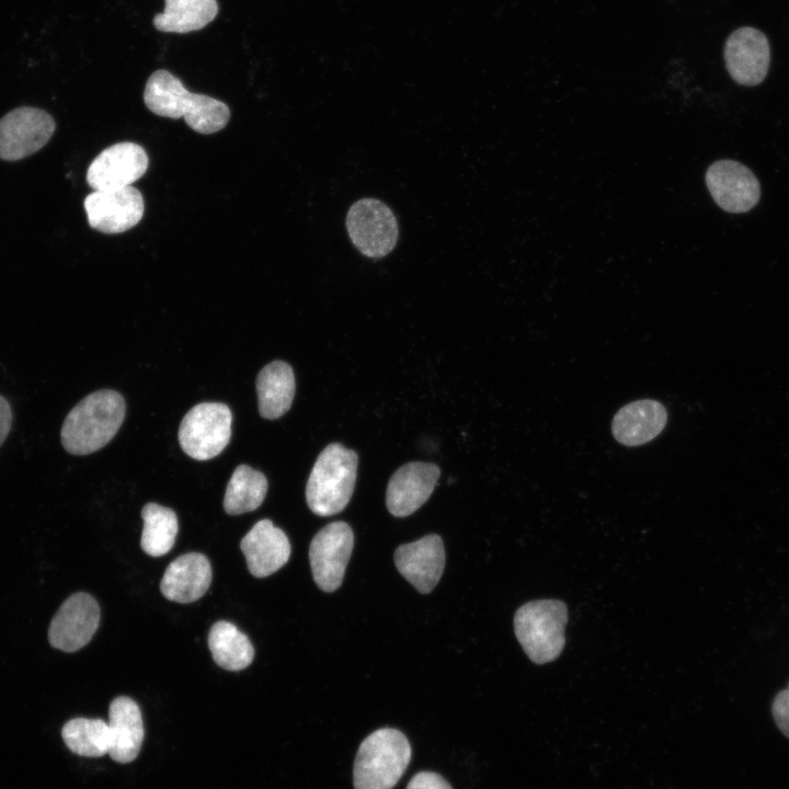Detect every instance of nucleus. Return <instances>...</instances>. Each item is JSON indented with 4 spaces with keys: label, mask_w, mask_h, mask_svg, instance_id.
I'll list each match as a JSON object with an SVG mask.
<instances>
[{
    "label": "nucleus",
    "mask_w": 789,
    "mask_h": 789,
    "mask_svg": "<svg viewBox=\"0 0 789 789\" xmlns=\"http://www.w3.org/2000/svg\"><path fill=\"white\" fill-rule=\"evenodd\" d=\"M144 102L155 114L185 119L195 132L204 135L221 130L230 118L229 107L221 101L190 92L179 78L164 69L147 80Z\"/></svg>",
    "instance_id": "f257e3e1"
},
{
    "label": "nucleus",
    "mask_w": 789,
    "mask_h": 789,
    "mask_svg": "<svg viewBox=\"0 0 789 789\" xmlns=\"http://www.w3.org/2000/svg\"><path fill=\"white\" fill-rule=\"evenodd\" d=\"M125 401L114 390L94 391L67 414L60 431L62 447L72 455L92 454L117 433L125 418Z\"/></svg>",
    "instance_id": "f03ea898"
},
{
    "label": "nucleus",
    "mask_w": 789,
    "mask_h": 789,
    "mask_svg": "<svg viewBox=\"0 0 789 789\" xmlns=\"http://www.w3.org/2000/svg\"><path fill=\"white\" fill-rule=\"evenodd\" d=\"M357 454L339 443L328 445L318 456L306 485L309 508L319 516L344 510L357 476Z\"/></svg>",
    "instance_id": "7ed1b4c3"
},
{
    "label": "nucleus",
    "mask_w": 789,
    "mask_h": 789,
    "mask_svg": "<svg viewBox=\"0 0 789 789\" xmlns=\"http://www.w3.org/2000/svg\"><path fill=\"white\" fill-rule=\"evenodd\" d=\"M407 736L393 728H381L359 745L354 767L355 789H392L411 761Z\"/></svg>",
    "instance_id": "20e7f679"
},
{
    "label": "nucleus",
    "mask_w": 789,
    "mask_h": 789,
    "mask_svg": "<svg viewBox=\"0 0 789 789\" xmlns=\"http://www.w3.org/2000/svg\"><path fill=\"white\" fill-rule=\"evenodd\" d=\"M567 605L559 599H538L522 605L514 630L527 656L536 664L556 660L563 650Z\"/></svg>",
    "instance_id": "39448f33"
},
{
    "label": "nucleus",
    "mask_w": 789,
    "mask_h": 789,
    "mask_svg": "<svg viewBox=\"0 0 789 789\" xmlns=\"http://www.w3.org/2000/svg\"><path fill=\"white\" fill-rule=\"evenodd\" d=\"M345 226L354 247L367 258L386 256L398 241L396 216L377 198L366 197L355 202L347 210Z\"/></svg>",
    "instance_id": "423d86ee"
},
{
    "label": "nucleus",
    "mask_w": 789,
    "mask_h": 789,
    "mask_svg": "<svg viewBox=\"0 0 789 789\" xmlns=\"http://www.w3.org/2000/svg\"><path fill=\"white\" fill-rule=\"evenodd\" d=\"M231 421V411L224 403L196 404L180 424L179 442L182 449L196 460L216 457L230 441Z\"/></svg>",
    "instance_id": "0eeeda50"
},
{
    "label": "nucleus",
    "mask_w": 789,
    "mask_h": 789,
    "mask_svg": "<svg viewBox=\"0 0 789 789\" xmlns=\"http://www.w3.org/2000/svg\"><path fill=\"white\" fill-rule=\"evenodd\" d=\"M353 544V530L345 522L330 523L312 538L310 567L313 580L322 591L333 592L342 584Z\"/></svg>",
    "instance_id": "6e6552de"
},
{
    "label": "nucleus",
    "mask_w": 789,
    "mask_h": 789,
    "mask_svg": "<svg viewBox=\"0 0 789 789\" xmlns=\"http://www.w3.org/2000/svg\"><path fill=\"white\" fill-rule=\"evenodd\" d=\"M55 130L54 118L45 111L22 106L0 119V158L23 159L43 148Z\"/></svg>",
    "instance_id": "1a4fd4ad"
},
{
    "label": "nucleus",
    "mask_w": 789,
    "mask_h": 789,
    "mask_svg": "<svg viewBox=\"0 0 789 789\" xmlns=\"http://www.w3.org/2000/svg\"><path fill=\"white\" fill-rule=\"evenodd\" d=\"M148 163L141 146L130 141L118 142L94 158L87 171V182L94 191L122 190L140 179Z\"/></svg>",
    "instance_id": "9d476101"
},
{
    "label": "nucleus",
    "mask_w": 789,
    "mask_h": 789,
    "mask_svg": "<svg viewBox=\"0 0 789 789\" xmlns=\"http://www.w3.org/2000/svg\"><path fill=\"white\" fill-rule=\"evenodd\" d=\"M100 622V607L88 593L69 596L52 619L48 640L52 647L75 652L87 645Z\"/></svg>",
    "instance_id": "9b49d317"
},
{
    "label": "nucleus",
    "mask_w": 789,
    "mask_h": 789,
    "mask_svg": "<svg viewBox=\"0 0 789 789\" xmlns=\"http://www.w3.org/2000/svg\"><path fill=\"white\" fill-rule=\"evenodd\" d=\"M705 181L717 205L729 213H746L761 197V185L754 173L734 160L722 159L710 164Z\"/></svg>",
    "instance_id": "f8f14e48"
},
{
    "label": "nucleus",
    "mask_w": 789,
    "mask_h": 789,
    "mask_svg": "<svg viewBox=\"0 0 789 789\" xmlns=\"http://www.w3.org/2000/svg\"><path fill=\"white\" fill-rule=\"evenodd\" d=\"M83 205L90 227L108 235L135 227L141 220L145 209L141 193L133 186L94 191L85 197Z\"/></svg>",
    "instance_id": "ddd939ff"
},
{
    "label": "nucleus",
    "mask_w": 789,
    "mask_h": 789,
    "mask_svg": "<svg viewBox=\"0 0 789 789\" xmlns=\"http://www.w3.org/2000/svg\"><path fill=\"white\" fill-rule=\"evenodd\" d=\"M724 61L728 72L737 83H761L767 75L770 61L767 37L753 27L737 28L725 42Z\"/></svg>",
    "instance_id": "4468645a"
},
{
    "label": "nucleus",
    "mask_w": 789,
    "mask_h": 789,
    "mask_svg": "<svg viewBox=\"0 0 789 789\" xmlns=\"http://www.w3.org/2000/svg\"><path fill=\"white\" fill-rule=\"evenodd\" d=\"M438 478L439 468L434 464L414 461L401 466L387 487L388 511L396 517L411 515L428 500Z\"/></svg>",
    "instance_id": "2eb2a0df"
},
{
    "label": "nucleus",
    "mask_w": 789,
    "mask_h": 789,
    "mask_svg": "<svg viewBox=\"0 0 789 789\" xmlns=\"http://www.w3.org/2000/svg\"><path fill=\"white\" fill-rule=\"evenodd\" d=\"M395 563L399 572L420 593L427 594L438 583L445 567L443 540L437 535L401 545L395 551Z\"/></svg>",
    "instance_id": "dca6fc26"
},
{
    "label": "nucleus",
    "mask_w": 789,
    "mask_h": 789,
    "mask_svg": "<svg viewBox=\"0 0 789 789\" xmlns=\"http://www.w3.org/2000/svg\"><path fill=\"white\" fill-rule=\"evenodd\" d=\"M240 549L250 573L265 578L285 565L290 556L286 534L270 519L259 521L242 538Z\"/></svg>",
    "instance_id": "f3484780"
},
{
    "label": "nucleus",
    "mask_w": 789,
    "mask_h": 789,
    "mask_svg": "<svg viewBox=\"0 0 789 789\" xmlns=\"http://www.w3.org/2000/svg\"><path fill=\"white\" fill-rule=\"evenodd\" d=\"M211 583V567L206 556L188 552L174 559L160 582L162 595L172 602L188 604L199 599Z\"/></svg>",
    "instance_id": "a211bd4d"
},
{
    "label": "nucleus",
    "mask_w": 789,
    "mask_h": 789,
    "mask_svg": "<svg viewBox=\"0 0 789 789\" xmlns=\"http://www.w3.org/2000/svg\"><path fill=\"white\" fill-rule=\"evenodd\" d=\"M667 412L662 403L651 399L637 400L622 407L614 416L611 432L625 446L643 445L664 428Z\"/></svg>",
    "instance_id": "6ab92c4d"
},
{
    "label": "nucleus",
    "mask_w": 789,
    "mask_h": 789,
    "mask_svg": "<svg viewBox=\"0 0 789 789\" xmlns=\"http://www.w3.org/2000/svg\"><path fill=\"white\" fill-rule=\"evenodd\" d=\"M108 755L117 763L133 762L144 740V723L136 701L126 696L112 700L108 708Z\"/></svg>",
    "instance_id": "aec40b11"
},
{
    "label": "nucleus",
    "mask_w": 789,
    "mask_h": 789,
    "mask_svg": "<svg viewBox=\"0 0 789 789\" xmlns=\"http://www.w3.org/2000/svg\"><path fill=\"white\" fill-rule=\"evenodd\" d=\"M255 388L261 416L275 420L291 407L296 388L294 371L285 362H272L258 374Z\"/></svg>",
    "instance_id": "412c9836"
},
{
    "label": "nucleus",
    "mask_w": 789,
    "mask_h": 789,
    "mask_svg": "<svg viewBox=\"0 0 789 789\" xmlns=\"http://www.w3.org/2000/svg\"><path fill=\"white\" fill-rule=\"evenodd\" d=\"M164 11L153 18V26L165 33H188L210 23L218 13L216 0H164Z\"/></svg>",
    "instance_id": "4be33fe9"
},
{
    "label": "nucleus",
    "mask_w": 789,
    "mask_h": 789,
    "mask_svg": "<svg viewBox=\"0 0 789 789\" xmlns=\"http://www.w3.org/2000/svg\"><path fill=\"white\" fill-rule=\"evenodd\" d=\"M208 647L216 664L228 671L243 670L254 658V648L249 638L233 624L225 620L211 626Z\"/></svg>",
    "instance_id": "5701e85b"
},
{
    "label": "nucleus",
    "mask_w": 789,
    "mask_h": 789,
    "mask_svg": "<svg viewBox=\"0 0 789 789\" xmlns=\"http://www.w3.org/2000/svg\"><path fill=\"white\" fill-rule=\"evenodd\" d=\"M266 491V477L247 465H240L228 482L224 508L230 515L254 511L263 503Z\"/></svg>",
    "instance_id": "b1692460"
},
{
    "label": "nucleus",
    "mask_w": 789,
    "mask_h": 789,
    "mask_svg": "<svg viewBox=\"0 0 789 789\" xmlns=\"http://www.w3.org/2000/svg\"><path fill=\"white\" fill-rule=\"evenodd\" d=\"M141 549L151 557L168 553L175 542L179 527L174 511L157 503H148L141 510Z\"/></svg>",
    "instance_id": "393cba45"
},
{
    "label": "nucleus",
    "mask_w": 789,
    "mask_h": 789,
    "mask_svg": "<svg viewBox=\"0 0 789 789\" xmlns=\"http://www.w3.org/2000/svg\"><path fill=\"white\" fill-rule=\"evenodd\" d=\"M66 746L80 756L101 757L108 754L110 728L102 719L73 718L61 729Z\"/></svg>",
    "instance_id": "a878e982"
},
{
    "label": "nucleus",
    "mask_w": 789,
    "mask_h": 789,
    "mask_svg": "<svg viewBox=\"0 0 789 789\" xmlns=\"http://www.w3.org/2000/svg\"><path fill=\"white\" fill-rule=\"evenodd\" d=\"M771 714L778 729L789 739V686L775 696Z\"/></svg>",
    "instance_id": "bb28decb"
},
{
    "label": "nucleus",
    "mask_w": 789,
    "mask_h": 789,
    "mask_svg": "<svg viewBox=\"0 0 789 789\" xmlns=\"http://www.w3.org/2000/svg\"><path fill=\"white\" fill-rule=\"evenodd\" d=\"M407 789H453L451 786L438 774L433 771H420L409 781Z\"/></svg>",
    "instance_id": "cd10ccee"
},
{
    "label": "nucleus",
    "mask_w": 789,
    "mask_h": 789,
    "mask_svg": "<svg viewBox=\"0 0 789 789\" xmlns=\"http://www.w3.org/2000/svg\"><path fill=\"white\" fill-rule=\"evenodd\" d=\"M12 424V411L8 400L0 395V446L5 441Z\"/></svg>",
    "instance_id": "c85d7f7f"
},
{
    "label": "nucleus",
    "mask_w": 789,
    "mask_h": 789,
    "mask_svg": "<svg viewBox=\"0 0 789 789\" xmlns=\"http://www.w3.org/2000/svg\"><path fill=\"white\" fill-rule=\"evenodd\" d=\"M788 686H789V682H788Z\"/></svg>",
    "instance_id": "c756f323"
}]
</instances>
